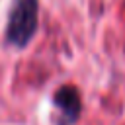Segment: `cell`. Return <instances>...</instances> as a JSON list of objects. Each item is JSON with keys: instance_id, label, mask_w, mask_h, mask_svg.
<instances>
[{"instance_id": "1", "label": "cell", "mask_w": 125, "mask_h": 125, "mask_svg": "<svg viewBox=\"0 0 125 125\" xmlns=\"http://www.w3.org/2000/svg\"><path fill=\"white\" fill-rule=\"evenodd\" d=\"M37 0H16L8 20L6 37L12 45L23 47L31 41L37 31Z\"/></svg>"}, {"instance_id": "2", "label": "cell", "mask_w": 125, "mask_h": 125, "mask_svg": "<svg viewBox=\"0 0 125 125\" xmlns=\"http://www.w3.org/2000/svg\"><path fill=\"white\" fill-rule=\"evenodd\" d=\"M53 105L59 109V119L61 125H72L78 121L80 111H82V102L80 94L74 86L64 84L53 94Z\"/></svg>"}]
</instances>
